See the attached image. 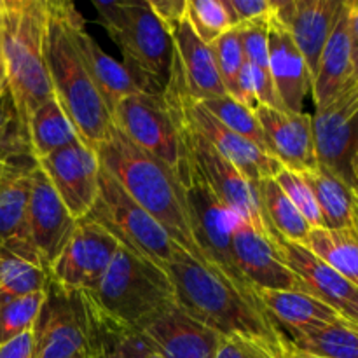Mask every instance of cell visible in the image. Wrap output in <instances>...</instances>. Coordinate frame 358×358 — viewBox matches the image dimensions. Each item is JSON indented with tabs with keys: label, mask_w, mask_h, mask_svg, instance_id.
I'll list each match as a JSON object with an SVG mask.
<instances>
[{
	"label": "cell",
	"mask_w": 358,
	"mask_h": 358,
	"mask_svg": "<svg viewBox=\"0 0 358 358\" xmlns=\"http://www.w3.org/2000/svg\"><path fill=\"white\" fill-rule=\"evenodd\" d=\"M177 301L189 315L222 338H241L285 355L289 338L257 299L245 296L224 276L205 268L185 252L166 268Z\"/></svg>",
	"instance_id": "6da1fadb"
},
{
	"label": "cell",
	"mask_w": 358,
	"mask_h": 358,
	"mask_svg": "<svg viewBox=\"0 0 358 358\" xmlns=\"http://www.w3.org/2000/svg\"><path fill=\"white\" fill-rule=\"evenodd\" d=\"M96 154L101 166L117 180L129 198L135 199L189 257L212 269L196 241L184 187L173 171L136 147L115 126H112L108 138L96 147Z\"/></svg>",
	"instance_id": "7a4b0ae2"
},
{
	"label": "cell",
	"mask_w": 358,
	"mask_h": 358,
	"mask_svg": "<svg viewBox=\"0 0 358 358\" xmlns=\"http://www.w3.org/2000/svg\"><path fill=\"white\" fill-rule=\"evenodd\" d=\"M45 7L44 55L52 94L70 115L80 140L96 150L108 138L114 122L73 38L76 6L63 0H45Z\"/></svg>",
	"instance_id": "3957f363"
},
{
	"label": "cell",
	"mask_w": 358,
	"mask_h": 358,
	"mask_svg": "<svg viewBox=\"0 0 358 358\" xmlns=\"http://www.w3.org/2000/svg\"><path fill=\"white\" fill-rule=\"evenodd\" d=\"M45 21V0H6L0 17L7 90L24 124L31 112L52 96L44 55Z\"/></svg>",
	"instance_id": "277c9868"
},
{
	"label": "cell",
	"mask_w": 358,
	"mask_h": 358,
	"mask_svg": "<svg viewBox=\"0 0 358 358\" xmlns=\"http://www.w3.org/2000/svg\"><path fill=\"white\" fill-rule=\"evenodd\" d=\"M100 23L115 42L122 63L131 70L147 93H163L170 76L173 42L147 0L93 2Z\"/></svg>",
	"instance_id": "5b68a950"
},
{
	"label": "cell",
	"mask_w": 358,
	"mask_h": 358,
	"mask_svg": "<svg viewBox=\"0 0 358 358\" xmlns=\"http://www.w3.org/2000/svg\"><path fill=\"white\" fill-rule=\"evenodd\" d=\"M91 294L107 317L133 331L166 306L178 303L166 269L122 245Z\"/></svg>",
	"instance_id": "8992f818"
},
{
	"label": "cell",
	"mask_w": 358,
	"mask_h": 358,
	"mask_svg": "<svg viewBox=\"0 0 358 358\" xmlns=\"http://www.w3.org/2000/svg\"><path fill=\"white\" fill-rule=\"evenodd\" d=\"M103 311L86 290H63L49 280L34 329V358L100 355Z\"/></svg>",
	"instance_id": "52a82bcc"
},
{
	"label": "cell",
	"mask_w": 358,
	"mask_h": 358,
	"mask_svg": "<svg viewBox=\"0 0 358 358\" xmlns=\"http://www.w3.org/2000/svg\"><path fill=\"white\" fill-rule=\"evenodd\" d=\"M87 217L114 234L122 247L164 269L184 252L103 166L100 168L96 201Z\"/></svg>",
	"instance_id": "ba28073f"
},
{
	"label": "cell",
	"mask_w": 358,
	"mask_h": 358,
	"mask_svg": "<svg viewBox=\"0 0 358 358\" xmlns=\"http://www.w3.org/2000/svg\"><path fill=\"white\" fill-rule=\"evenodd\" d=\"M163 96L170 110L178 119H182L185 124L199 133L224 159L229 161L252 184H257L261 178H275L283 170V166L275 157L231 131L208 108L189 96L173 58H171L170 76L163 90Z\"/></svg>",
	"instance_id": "9c48e42d"
},
{
	"label": "cell",
	"mask_w": 358,
	"mask_h": 358,
	"mask_svg": "<svg viewBox=\"0 0 358 358\" xmlns=\"http://www.w3.org/2000/svg\"><path fill=\"white\" fill-rule=\"evenodd\" d=\"M187 157V156H185ZM185 201L191 212L194 236L217 275L224 276L245 296L255 297L254 287L238 269L233 252V233L240 217L234 215L206 185L201 175L187 159V171L182 180Z\"/></svg>",
	"instance_id": "30bf717a"
},
{
	"label": "cell",
	"mask_w": 358,
	"mask_h": 358,
	"mask_svg": "<svg viewBox=\"0 0 358 358\" xmlns=\"http://www.w3.org/2000/svg\"><path fill=\"white\" fill-rule=\"evenodd\" d=\"M110 115L115 128L136 147L170 168L182 184L187 171V157L163 93L129 94L115 105Z\"/></svg>",
	"instance_id": "8fae6325"
},
{
	"label": "cell",
	"mask_w": 358,
	"mask_h": 358,
	"mask_svg": "<svg viewBox=\"0 0 358 358\" xmlns=\"http://www.w3.org/2000/svg\"><path fill=\"white\" fill-rule=\"evenodd\" d=\"M171 112V110H170ZM180 133L182 145L187 159L196 168L203 180L206 182L213 194L234 213L240 217L245 224L254 227L257 233L264 234L266 238L276 245L280 238L273 234L271 227L266 222L264 212H262L261 201H259L257 189L241 171H238L227 159H224L199 133H196L191 126L185 124L182 119L171 112Z\"/></svg>",
	"instance_id": "7c38bea8"
},
{
	"label": "cell",
	"mask_w": 358,
	"mask_h": 358,
	"mask_svg": "<svg viewBox=\"0 0 358 358\" xmlns=\"http://www.w3.org/2000/svg\"><path fill=\"white\" fill-rule=\"evenodd\" d=\"M318 164L355 187L353 157L358 150V79H352L311 115Z\"/></svg>",
	"instance_id": "4fadbf2b"
},
{
	"label": "cell",
	"mask_w": 358,
	"mask_h": 358,
	"mask_svg": "<svg viewBox=\"0 0 358 358\" xmlns=\"http://www.w3.org/2000/svg\"><path fill=\"white\" fill-rule=\"evenodd\" d=\"M119 247L121 243L114 234L90 217H84L49 266V280L63 290L93 292Z\"/></svg>",
	"instance_id": "5bb4252c"
},
{
	"label": "cell",
	"mask_w": 358,
	"mask_h": 358,
	"mask_svg": "<svg viewBox=\"0 0 358 358\" xmlns=\"http://www.w3.org/2000/svg\"><path fill=\"white\" fill-rule=\"evenodd\" d=\"M55 191L76 220L90 215L98 196L100 157L83 140L70 143L37 161Z\"/></svg>",
	"instance_id": "9a60e30c"
},
{
	"label": "cell",
	"mask_w": 358,
	"mask_h": 358,
	"mask_svg": "<svg viewBox=\"0 0 358 358\" xmlns=\"http://www.w3.org/2000/svg\"><path fill=\"white\" fill-rule=\"evenodd\" d=\"M164 358H215L222 336L196 320L178 303L170 304L136 329Z\"/></svg>",
	"instance_id": "2e32d148"
},
{
	"label": "cell",
	"mask_w": 358,
	"mask_h": 358,
	"mask_svg": "<svg viewBox=\"0 0 358 358\" xmlns=\"http://www.w3.org/2000/svg\"><path fill=\"white\" fill-rule=\"evenodd\" d=\"M77 222L79 220L70 215L65 203L37 164L30 173L28 231L45 269H49L63 250Z\"/></svg>",
	"instance_id": "e0dca14e"
},
{
	"label": "cell",
	"mask_w": 358,
	"mask_h": 358,
	"mask_svg": "<svg viewBox=\"0 0 358 358\" xmlns=\"http://www.w3.org/2000/svg\"><path fill=\"white\" fill-rule=\"evenodd\" d=\"M254 112L264 129L269 154L283 168L306 173L318 166L311 115L266 105H257Z\"/></svg>",
	"instance_id": "ac0fdd59"
},
{
	"label": "cell",
	"mask_w": 358,
	"mask_h": 358,
	"mask_svg": "<svg viewBox=\"0 0 358 358\" xmlns=\"http://www.w3.org/2000/svg\"><path fill=\"white\" fill-rule=\"evenodd\" d=\"M341 3L338 0H275V17L285 27L303 55L311 79H315Z\"/></svg>",
	"instance_id": "d6986e66"
},
{
	"label": "cell",
	"mask_w": 358,
	"mask_h": 358,
	"mask_svg": "<svg viewBox=\"0 0 358 358\" xmlns=\"http://www.w3.org/2000/svg\"><path fill=\"white\" fill-rule=\"evenodd\" d=\"M233 252L238 269L254 289L308 292L303 282L282 261L276 245L241 219L234 227Z\"/></svg>",
	"instance_id": "ffe728a7"
},
{
	"label": "cell",
	"mask_w": 358,
	"mask_h": 358,
	"mask_svg": "<svg viewBox=\"0 0 358 358\" xmlns=\"http://www.w3.org/2000/svg\"><path fill=\"white\" fill-rule=\"evenodd\" d=\"M268 45L269 72L280 103L289 112H303L304 98L311 91L313 79L303 55L275 13L269 17Z\"/></svg>",
	"instance_id": "44dd1931"
},
{
	"label": "cell",
	"mask_w": 358,
	"mask_h": 358,
	"mask_svg": "<svg viewBox=\"0 0 358 358\" xmlns=\"http://www.w3.org/2000/svg\"><path fill=\"white\" fill-rule=\"evenodd\" d=\"M276 250L287 268L303 282L308 292L338 310L339 313L358 301L357 287L343 278L327 262L317 257L306 245L280 238L276 241Z\"/></svg>",
	"instance_id": "7402d4cb"
},
{
	"label": "cell",
	"mask_w": 358,
	"mask_h": 358,
	"mask_svg": "<svg viewBox=\"0 0 358 358\" xmlns=\"http://www.w3.org/2000/svg\"><path fill=\"white\" fill-rule=\"evenodd\" d=\"M72 34L76 38L77 49L86 63L87 72H90L91 79L110 114L115 105L129 94L147 93L138 77L131 70H128L124 63L117 62L108 52H105L98 45V42L87 34L83 16L77 9L72 13Z\"/></svg>",
	"instance_id": "603a6c76"
},
{
	"label": "cell",
	"mask_w": 358,
	"mask_h": 358,
	"mask_svg": "<svg viewBox=\"0 0 358 358\" xmlns=\"http://www.w3.org/2000/svg\"><path fill=\"white\" fill-rule=\"evenodd\" d=\"M170 37L173 42V62L180 72L189 96L194 101H205L227 94L220 80L212 49L199 38L187 17H184L173 28Z\"/></svg>",
	"instance_id": "cb8c5ba5"
},
{
	"label": "cell",
	"mask_w": 358,
	"mask_h": 358,
	"mask_svg": "<svg viewBox=\"0 0 358 358\" xmlns=\"http://www.w3.org/2000/svg\"><path fill=\"white\" fill-rule=\"evenodd\" d=\"M31 170L34 168L14 166L0 189V250L42 266L28 231Z\"/></svg>",
	"instance_id": "d4e9b609"
},
{
	"label": "cell",
	"mask_w": 358,
	"mask_h": 358,
	"mask_svg": "<svg viewBox=\"0 0 358 358\" xmlns=\"http://www.w3.org/2000/svg\"><path fill=\"white\" fill-rule=\"evenodd\" d=\"M255 297L266 313L289 336L336 324L345 318L338 310L303 290L254 289Z\"/></svg>",
	"instance_id": "484cf974"
},
{
	"label": "cell",
	"mask_w": 358,
	"mask_h": 358,
	"mask_svg": "<svg viewBox=\"0 0 358 358\" xmlns=\"http://www.w3.org/2000/svg\"><path fill=\"white\" fill-rule=\"evenodd\" d=\"M352 79L355 77H353L348 13H346V3L343 2L331 37L322 51L317 73L311 84L315 107L320 108L329 103Z\"/></svg>",
	"instance_id": "4316f807"
},
{
	"label": "cell",
	"mask_w": 358,
	"mask_h": 358,
	"mask_svg": "<svg viewBox=\"0 0 358 358\" xmlns=\"http://www.w3.org/2000/svg\"><path fill=\"white\" fill-rule=\"evenodd\" d=\"M27 128L35 161L80 140L72 119L55 94L31 112Z\"/></svg>",
	"instance_id": "83f0119b"
},
{
	"label": "cell",
	"mask_w": 358,
	"mask_h": 358,
	"mask_svg": "<svg viewBox=\"0 0 358 358\" xmlns=\"http://www.w3.org/2000/svg\"><path fill=\"white\" fill-rule=\"evenodd\" d=\"M303 177L313 191L324 219V227L343 229L353 226V187L322 164L303 173Z\"/></svg>",
	"instance_id": "f1b7e54d"
},
{
	"label": "cell",
	"mask_w": 358,
	"mask_h": 358,
	"mask_svg": "<svg viewBox=\"0 0 358 358\" xmlns=\"http://www.w3.org/2000/svg\"><path fill=\"white\" fill-rule=\"evenodd\" d=\"M304 245L358 289V233L355 227H315Z\"/></svg>",
	"instance_id": "f546056e"
},
{
	"label": "cell",
	"mask_w": 358,
	"mask_h": 358,
	"mask_svg": "<svg viewBox=\"0 0 358 358\" xmlns=\"http://www.w3.org/2000/svg\"><path fill=\"white\" fill-rule=\"evenodd\" d=\"M255 189H257L266 222L271 227L273 234L276 238H282V240L304 245L311 226L297 212V208L287 198L285 192L280 189L275 178H261L255 184Z\"/></svg>",
	"instance_id": "4dcf8cb0"
},
{
	"label": "cell",
	"mask_w": 358,
	"mask_h": 358,
	"mask_svg": "<svg viewBox=\"0 0 358 358\" xmlns=\"http://www.w3.org/2000/svg\"><path fill=\"white\" fill-rule=\"evenodd\" d=\"M289 341L294 350L313 358H358V327L348 320L289 336Z\"/></svg>",
	"instance_id": "1f68e13d"
},
{
	"label": "cell",
	"mask_w": 358,
	"mask_h": 358,
	"mask_svg": "<svg viewBox=\"0 0 358 358\" xmlns=\"http://www.w3.org/2000/svg\"><path fill=\"white\" fill-rule=\"evenodd\" d=\"M0 161L21 168H35L28 128L17 112L9 90L0 93Z\"/></svg>",
	"instance_id": "d6a6232c"
},
{
	"label": "cell",
	"mask_w": 358,
	"mask_h": 358,
	"mask_svg": "<svg viewBox=\"0 0 358 358\" xmlns=\"http://www.w3.org/2000/svg\"><path fill=\"white\" fill-rule=\"evenodd\" d=\"M49 275L42 266L0 250V303L44 292Z\"/></svg>",
	"instance_id": "836d02e7"
},
{
	"label": "cell",
	"mask_w": 358,
	"mask_h": 358,
	"mask_svg": "<svg viewBox=\"0 0 358 358\" xmlns=\"http://www.w3.org/2000/svg\"><path fill=\"white\" fill-rule=\"evenodd\" d=\"M199 103L205 108H208V110L212 112L224 126H227L231 131H234L236 135H240L241 138L248 140V142L257 145L261 150H264L266 154H269L264 129H262L254 108L247 107V105H243L241 101L234 100L229 94L210 98V100L199 101ZM269 156H271V154H269Z\"/></svg>",
	"instance_id": "e575fe53"
},
{
	"label": "cell",
	"mask_w": 358,
	"mask_h": 358,
	"mask_svg": "<svg viewBox=\"0 0 358 358\" xmlns=\"http://www.w3.org/2000/svg\"><path fill=\"white\" fill-rule=\"evenodd\" d=\"M185 17L208 45L236 27L226 0H187Z\"/></svg>",
	"instance_id": "d590c367"
},
{
	"label": "cell",
	"mask_w": 358,
	"mask_h": 358,
	"mask_svg": "<svg viewBox=\"0 0 358 358\" xmlns=\"http://www.w3.org/2000/svg\"><path fill=\"white\" fill-rule=\"evenodd\" d=\"M44 299L45 290L0 303V345L34 331Z\"/></svg>",
	"instance_id": "8d00e7d4"
},
{
	"label": "cell",
	"mask_w": 358,
	"mask_h": 358,
	"mask_svg": "<svg viewBox=\"0 0 358 358\" xmlns=\"http://www.w3.org/2000/svg\"><path fill=\"white\" fill-rule=\"evenodd\" d=\"M210 49H212L213 58H215L217 70H219L220 80L226 87V93L236 100L238 79H240V72L245 65L240 27H234L233 30L212 42Z\"/></svg>",
	"instance_id": "74e56055"
},
{
	"label": "cell",
	"mask_w": 358,
	"mask_h": 358,
	"mask_svg": "<svg viewBox=\"0 0 358 358\" xmlns=\"http://www.w3.org/2000/svg\"><path fill=\"white\" fill-rule=\"evenodd\" d=\"M275 182L280 185V189L285 192L287 198L292 201V205L296 206L297 212L306 219V222L310 224L311 229H315V227H324V219H322L317 199H315L311 187L308 185V182L304 180L303 173H297V171L283 168V170L275 177Z\"/></svg>",
	"instance_id": "f35d334b"
},
{
	"label": "cell",
	"mask_w": 358,
	"mask_h": 358,
	"mask_svg": "<svg viewBox=\"0 0 358 358\" xmlns=\"http://www.w3.org/2000/svg\"><path fill=\"white\" fill-rule=\"evenodd\" d=\"M140 348L142 338L138 332L117 324L103 313L100 358H142Z\"/></svg>",
	"instance_id": "ab89813d"
},
{
	"label": "cell",
	"mask_w": 358,
	"mask_h": 358,
	"mask_svg": "<svg viewBox=\"0 0 358 358\" xmlns=\"http://www.w3.org/2000/svg\"><path fill=\"white\" fill-rule=\"evenodd\" d=\"M227 9L238 24L268 20L275 13V0H226Z\"/></svg>",
	"instance_id": "60d3db41"
},
{
	"label": "cell",
	"mask_w": 358,
	"mask_h": 358,
	"mask_svg": "<svg viewBox=\"0 0 358 358\" xmlns=\"http://www.w3.org/2000/svg\"><path fill=\"white\" fill-rule=\"evenodd\" d=\"M215 358H282L271 350L241 338H222Z\"/></svg>",
	"instance_id": "b9f144b4"
},
{
	"label": "cell",
	"mask_w": 358,
	"mask_h": 358,
	"mask_svg": "<svg viewBox=\"0 0 358 358\" xmlns=\"http://www.w3.org/2000/svg\"><path fill=\"white\" fill-rule=\"evenodd\" d=\"M154 16L159 20L168 34L180 23L187 13V0H147Z\"/></svg>",
	"instance_id": "7bdbcfd3"
},
{
	"label": "cell",
	"mask_w": 358,
	"mask_h": 358,
	"mask_svg": "<svg viewBox=\"0 0 358 358\" xmlns=\"http://www.w3.org/2000/svg\"><path fill=\"white\" fill-rule=\"evenodd\" d=\"M35 338L34 331H28L10 341L0 345V358H34Z\"/></svg>",
	"instance_id": "ee69618b"
},
{
	"label": "cell",
	"mask_w": 358,
	"mask_h": 358,
	"mask_svg": "<svg viewBox=\"0 0 358 358\" xmlns=\"http://www.w3.org/2000/svg\"><path fill=\"white\" fill-rule=\"evenodd\" d=\"M346 3L348 13V31L350 44H352V62H353V77L358 79V0H352Z\"/></svg>",
	"instance_id": "f6af8a7d"
},
{
	"label": "cell",
	"mask_w": 358,
	"mask_h": 358,
	"mask_svg": "<svg viewBox=\"0 0 358 358\" xmlns=\"http://www.w3.org/2000/svg\"><path fill=\"white\" fill-rule=\"evenodd\" d=\"M341 317L345 318V320H348L350 324L357 325L358 327V301H355L353 304H350V306L343 311Z\"/></svg>",
	"instance_id": "bcb514c9"
},
{
	"label": "cell",
	"mask_w": 358,
	"mask_h": 358,
	"mask_svg": "<svg viewBox=\"0 0 358 358\" xmlns=\"http://www.w3.org/2000/svg\"><path fill=\"white\" fill-rule=\"evenodd\" d=\"M140 338H142V336H140ZM140 355H142V358H164L159 352H156V350H154L152 346H150L143 338H142V348H140Z\"/></svg>",
	"instance_id": "7dc6e473"
},
{
	"label": "cell",
	"mask_w": 358,
	"mask_h": 358,
	"mask_svg": "<svg viewBox=\"0 0 358 358\" xmlns=\"http://www.w3.org/2000/svg\"><path fill=\"white\" fill-rule=\"evenodd\" d=\"M353 206H352V217H353V227L358 233V185L353 187Z\"/></svg>",
	"instance_id": "c3c4849f"
},
{
	"label": "cell",
	"mask_w": 358,
	"mask_h": 358,
	"mask_svg": "<svg viewBox=\"0 0 358 358\" xmlns=\"http://www.w3.org/2000/svg\"><path fill=\"white\" fill-rule=\"evenodd\" d=\"M7 90V73H6V65H3L2 51H0V93Z\"/></svg>",
	"instance_id": "681fc988"
},
{
	"label": "cell",
	"mask_w": 358,
	"mask_h": 358,
	"mask_svg": "<svg viewBox=\"0 0 358 358\" xmlns=\"http://www.w3.org/2000/svg\"><path fill=\"white\" fill-rule=\"evenodd\" d=\"M13 168H14V164H7V163H2V161H0V189H2L3 182H6L7 177H9L10 171H13Z\"/></svg>",
	"instance_id": "f907efd6"
},
{
	"label": "cell",
	"mask_w": 358,
	"mask_h": 358,
	"mask_svg": "<svg viewBox=\"0 0 358 358\" xmlns=\"http://www.w3.org/2000/svg\"><path fill=\"white\" fill-rule=\"evenodd\" d=\"M283 358H310L308 355H304V353H299L297 350H294L292 346H290V341H289V348H287L285 355H283Z\"/></svg>",
	"instance_id": "816d5d0a"
},
{
	"label": "cell",
	"mask_w": 358,
	"mask_h": 358,
	"mask_svg": "<svg viewBox=\"0 0 358 358\" xmlns=\"http://www.w3.org/2000/svg\"><path fill=\"white\" fill-rule=\"evenodd\" d=\"M352 168H353V175H355V180H357V184H358V150H357L355 157H353Z\"/></svg>",
	"instance_id": "f5cc1de1"
},
{
	"label": "cell",
	"mask_w": 358,
	"mask_h": 358,
	"mask_svg": "<svg viewBox=\"0 0 358 358\" xmlns=\"http://www.w3.org/2000/svg\"><path fill=\"white\" fill-rule=\"evenodd\" d=\"M3 7H6V0H0V17L3 14Z\"/></svg>",
	"instance_id": "db71d44e"
},
{
	"label": "cell",
	"mask_w": 358,
	"mask_h": 358,
	"mask_svg": "<svg viewBox=\"0 0 358 358\" xmlns=\"http://www.w3.org/2000/svg\"><path fill=\"white\" fill-rule=\"evenodd\" d=\"M93 358H100V355H98V357H93Z\"/></svg>",
	"instance_id": "11a10c76"
},
{
	"label": "cell",
	"mask_w": 358,
	"mask_h": 358,
	"mask_svg": "<svg viewBox=\"0 0 358 358\" xmlns=\"http://www.w3.org/2000/svg\"><path fill=\"white\" fill-rule=\"evenodd\" d=\"M310 358H313V357H310Z\"/></svg>",
	"instance_id": "9f6ffc18"
}]
</instances>
